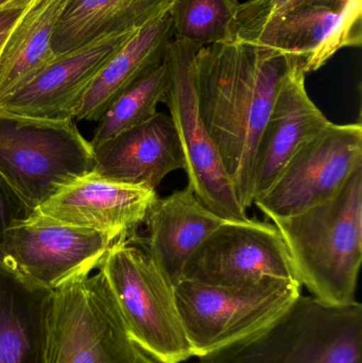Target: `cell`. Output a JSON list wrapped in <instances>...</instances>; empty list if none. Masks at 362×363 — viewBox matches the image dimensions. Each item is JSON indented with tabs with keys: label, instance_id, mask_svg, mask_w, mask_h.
<instances>
[{
	"label": "cell",
	"instance_id": "obj_1",
	"mask_svg": "<svg viewBox=\"0 0 362 363\" xmlns=\"http://www.w3.org/2000/svg\"><path fill=\"white\" fill-rule=\"evenodd\" d=\"M288 68L285 55L238 40L196 53L200 115L246 211L253 204L257 145Z\"/></svg>",
	"mask_w": 362,
	"mask_h": 363
},
{
	"label": "cell",
	"instance_id": "obj_2",
	"mask_svg": "<svg viewBox=\"0 0 362 363\" xmlns=\"http://www.w3.org/2000/svg\"><path fill=\"white\" fill-rule=\"evenodd\" d=\"M284 240L295 279L331 306L356 302L362 260V167L329 200L272 220Z\"/></svg>",
	"mask_w": 362,
	"mask_h": 363
},
{
	"label": "cell",
	"instance_id": "obj_3",
	"mask_svg": "<svg viewBox=\"0 0 362 363\" xmlns=\"http://www.w3.org/2000/svg\"><path fill=\"white\" fill-rule=\"evenodd\" d=\"M198 358L197 363H362V306H331L301 294L267 328Z\"/></svg>",
	"mask_w": 362,
	"mask_h": 363
},
{
	"label": "cell",
	"instance_id": "obj_4",
	"mask_svg": "<svg viewBox=\"0 0 362 363\" xmlns=\"http://www.w3.org/2000/svg\"><path fill=\"white\" fill-rule=\"evenodd\" d=\"M110 286L131 338L159 363L193 356L174 286L136 235L119 239L97 268Z\"/></svg>",
	"mask_w": 362,
	"mask_h": 363
},
{
	"label": "cell",
	"instance_id": "obj_5",
	"mask_svg": "<svg viewBox=\"0 0 362 363\" xmlns=\"http://www.w3.org/2000/svg\"><path fill=\"white\" fill-rule=\"evenodd\" d=\"M93 170V148L74 121L0 111V177L32 211Z\"/></svg>",
	"mask_w": 362,
	"mask_h": 363
},
{
	"label": "cell",
	"instance_id": "obj_6",
	"mask_svg": "<svg viewBox=\"0 0 362 363\" xmlns=\"http://www.w3.org/2000/svg\"><path fill=\"white\" fill-rule=\"evenodd\" d=\"M301 287L297 279L278 277L240 286L183 279L174 292L193 356L201 357L267 328L295 304Z\"/></svg>",
	"mask_w": 362,
	"mask_h": 363
},
{
	"label": "cell",
	"instance_id": "obj_7",
	"mask_svg": "<svg viewBox=\"0 0 362 363\" xmlns=\"http://www.w3.org/2000/svg\"><path fill=\"white\" fill-rule=\"evenodd\" d=\"M53 291L48 363H159L130 336L100 271Z\"/></svg>",
	"mask_w": 362,
	"mask_h": 363
},
{
	"label": "cell",
	"instance_id": "obj_8",
	"mask_svg": "<svg viewBox=\"0 0 362 363\" xmlns=\"http://www.w3.org/2000/svg\"><path fill=\"white\" fill-rule=\"evenodd\" d=\"M199 47L174 38L166 52L169 87L164 104L178 132L185 157L187 185L210 211L227 220L246 219L218 151L206 131L198 106L195 59Z\"/></svg>",
	"mask_w": 362,
	"mask_h": 363
},
{
	"label": "cell",
	"instance_id": "obj_9",
	"mask_svg": "<svg viewBox=\"0 0 362 363\" xmlns=\"http://www.w3.org/2000/svg\"><path fill=\"white\" fill-rule=\"evenodd\" d=\"M115 239L33 211L13 224L0 247V262L36 285L55 290L98 268Z\"/></svg>",
	"mask_w": 362,
	"mask_h": 363
},
{
	"label": "cell",
	"instance_id": "obj_10",
	"mask_svg": "<svg viewBox=\"0 0 362 363\" xmlns=\"http://www.w3.org/2000/svg\"><path fill=\"white\" fill-rule=\"evenodd\" d=\"M362 167L361 123H331L289 160L271 187L254 201L270 220L302 213L337 194Z\"/></svg>",
	"mask_w": 362,
	"mask_h": 363
},
{
	"label": "cell",
	"instance_id": "obj_11",
	"mask_svg": "<svg viewBox=\"0 0 362 363\" xmlns=\"http://www.w3.org/2000/svg\"><path fill=\"white\" fill-rule=\"evenodd\" d=\"M266 277L297 279L276 225L246 218L225 220L189 258L183 279L240 286Z\"/></svg>",
	"mask_w": 362,
	"mask_h": 363
},
{
	"label": "cell",
	"instance_id": "obj_12",
	"mask_svg": "<svg viewBox=\"0 0 362 363\" xmlns=\"http://www.w3.org/2000/svg\"><path fill=\"white\" fill-rule=\"evenodd\" d=\"M138 30L102 36L57 55L29 82L0 99V111L45 121H74L89 85Z\"/></svg>",
	"mask_w": 362,
	"mask_h": 363
},
{
	"label": "cell",
	"instance_id": "obj_13",
	"mask_svg": "<svg viewBox=\"0 0 362 363\" xmlns=\"http://www.w3.org/2000/svg\"><path fill=\"white\" fill-rule=\"evenodd\" d=\"M361 0H349L341 11L303 4L234 40L297 57L310 74L323 67L342 48L361 46Z\"/></svg>",
	"mask_w": 362,
	"mask_h": 363
},
{
	"label": "cell",
	"instance_id": "obj_14",
	"mask_svg": "<svg viewBox=\"0 0 362 363\" xmlns=\"http://www.w3.org/2000/svg\"><path fill=\"white\" fill-rule=\"evenodd\" d=\"M287 57L289 68L255 153L253 203L268 191L293 155L331 125L308 96L305 86L307 74L303 62L297 57Z\"/></svg>",
	"mask_w": 362,
	"mask_h": 363
},
{
	"label": "cell",
	"instance_id": "obj_15",
	"mask_svg": "<svg viewBox=\"0 0 362 363\" xmlns=\"http://www.w3.org/2000/svg\"><path fill=\"white\" fill-rule=\"evenodd\" d=\"M157 198L155 190L106 180L91 172L64 186L34 211L104 233L117 241L136 235Z\"/></svg>",
	"mask_w": 362,
	"mask_h": 363
},
{
	"label": "cell",
	"instance_id": "obj_16",
	"mask_svg": "<svg viewBox=\"0 0 362 363\" xmlns=\"http://www.w3.org/2000/svg\"><path fill=\"white\" fill-rule=\"evenodd\" d=\"M185 157L170 115L157 113L94 149L93 172L100 178L155 190Z\"/></svg>",
	"mask_w": 362,
	"mask_h": 363
},
{
	"label": "cell",
	"instance_id": "obj_17",
	"mask_svg": "<svg viewBox=\"0 0 362 363\" xmlns=\"http://www.w3.org/2000/svg\"><path fill=\"white\" fill-rule=\"evenodd\" d=\"M225 220L187 185L153 202L145 220L148 236L142 240L153 262L176 287L189 258Z\"/></svg>",
	"mask_w": 362,
	"mask_h": 363
},
{
	"label": "cell",
	"instance_id": "obj_18",
	"mask_svg": "<svg viewBox=\"0 0 362 363\" xmlns=\"http://www.w3.org/2000/svg\"><path fill=\"white\" fill-rule=\"evenodd\" d=\"M53 294L0 262V363H48Z\"/></svg>",
	"mask_w": 362,
	"mask_h": 363
},
{
	"label": "cell",
	"instance_id": "obj_19",
	"mask_svg": "<svg viewBox=\"0 0 362 363\" xmlns=\"http://www.w3.org/2000/svg\"><path fill=\"white\" fill-rule=\"evenodd\" d=\"M174 40L169 12L140 28L100 70L83 95L74 119L98 123L125 89L165 59Z\"/></svg>",
	"mask_w": 362,
	"mask_h": 363
},
{
	"label": "cell",
	"instance_id": "obj_20",
	"mask_svg": "<svg viewBox=\"0 0 362 363\" xmlns=\"http://www.w3.org/2000/svg\"><path fill=\"white\" fill-rule=\"evenodd\" d=\"M174 0H70L52 38L57 55L102 36L134 31L167 14Z\"/></svg>",
	"mask_w": 362,
	"mask_h": 363
},
{
	"label": "cell",
	"instance_id": "obj_21",
	"mask_svg": "<svg viewBox=\"0 0 362 363\" xmlns=\"http://www.w3.org/2000/svg\"><path fill=\"white\" fill-rule=\"evenodd\" d=\"M70 0H31L0 49V99L29 82L55 57L52 38Z\"/></svg>",
	"mask_w": 362,
	"mask_h": 363
},
{
	"label": "cell",
	"instance_id": "obj_22",
	"mask_svg": "<svg viewBox=\"0 0 362 363\" xmlns=\"http://www.w3.org/2000/svg\"><path fill=\"white\" fill-rule=\"evenodd\" d=\"M168 87L169 70L164 59L111 104L98 121L95 133L89 142L93 150L121 132L154 117L159 113L157 106L165 99Z\"/></svg>",
	"mask_w": 362,
	"mask_h": 363
},
{
	"label": "cell",
	"instance_id": "obj_23",
	"mask_svg": "<svg viewBox=\"0 0 362 363\" xmlns=\"http://www.w3.org/2000/svg\"><path fill=\"white\" fill-rule=\"evenodd\" d=\"M239 6L238 0H174V38L199 48L232 42Z\"/></svg>",
	"mask_w": 362,
	"mask_h": 363
},
{
	"label": "cell",
	"instance_id": "obj_24",
	"mask_svg": "<svg viewBox=\"0 0 362 363\" xmlns=\"http://www.w3.org/2000/svg\"><path fill=\"white\" fill-rule=\"evenodd\" d=\"M295 0H256L240 4L234 40L261 28L272 17L284 12Z\"/></svg>",
	"mask_w": 362,
	"mask_h": 363
},
{
	"label": "cell",
	"instance_id": "obj_25",
	"mask_svg": "<svg viewBox=\"0 0 362 363\" xmlns=\"http://www.w3.org/2000/svg\"><path fill=\"white\" fill-rule=\"evenodd\" d=\"M33 213L16 192L0 177V247L6 230Z\"/></svg>",
	"mask_w": 362,
	"mask_h": 363
},
{
	"label": "cell",
	"instance_id": "obj_26",
	"mask_svg": "<svg viewBox=\"0 0 362 363\" xmlns=\"http://www.w3.org/2000/svg\"><path fill=\"white\" fill-rule=\"evenodd\" d=\"M31 0H12L0 6V49Z\"/></svg>",
	"mask_w": 362,
	"mask_h": 363
},
{
	"label": "cell",
	"instance_id": "obj_27",
	"mask_svg": "<svg viewBox=\"0 0 362 363\" xmlns=\"http://www.w3.org/2000/svg\"><path fill=\"white\" fill-rule=\"evenodd\" d=\"M348 1L349 0H295L286 10L295 6H303V4H312V6H325L333 10L341 11Z\"/></svg>",
	"mask_w": 362,
	"mask_h": 363
},
{
	"label": "cell",
	"instance_id": "obj_28",
	"mask_svg": "<svg viewBox=\"0 0 362 363\" xmlns=\"http://www.w3.org/2000/svg\"><path fill=\"white\" fill-rule=\"evenodd\" d=\"M12 1V0H0V6H4V4H8V2Z\"/></svg>",
	"mask_w": 362,
	"mask_h": 363
},
{
	"label": "cell",
	"instance_id": "obj_29",
	"mask_svg": "<svg viewBox=\"0 0 362 363\" xmlns=\"http://www.w3.org/2000/svg\"><path fill=\"white\" fill-rule=\"evenodd\" d=\"M248 1H256V0H248Z\"/></svg>",
	"mask_w": 362,
	"mask_h": 363
}]
</instances>
